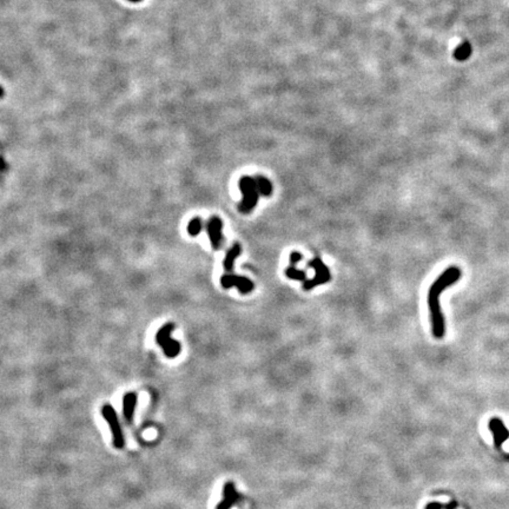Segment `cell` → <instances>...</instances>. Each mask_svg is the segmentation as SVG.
Instances as JSON below:
<instances>
[{
	"label": "cell",
	"mask_w": 509,
	"mask_h": 509,
	"mask_svg": "<svg viewBox=\"0 0 509 509\" xmlns=\"http://www.w3.org/2000/svg\"><path fill=\"white\" fill-rule=\"evenodd\" d=\"M285 276L290 280H296V281H301L306 282L307 281V273L304 270L297 269L294 265H290L289 268L285 270Z\"/></svg>",
	"instance_id": "7c38bea8"
},
{
	"label": "cell",
	"mask_w": 509,
	"mask_h": 509,
	"mask_svg": "<svg viewBox=\"0 0 509 509\" xmlns=\"http://www.w3.org/2000/svg\"><path fill=\"white\" fill-rule=\"evenodd\" d=\"M302 258H303V256H302V254H299L298 251L291 252L290 254V265L296 266V264H297L299 261H302Z\"/></svg>",
	"instance_id": "5bb4252c"
},
{
	"label": "cell",
	"mask_w": 509,
	"mask_h": 509,
	"mask_svg": "<svg viewBox=\"0 0 509 509\" xmlns=\"http://www.w3.org/2000/svg\"><path fill=\"white\" fill-rule=\"evenodd\" d=\"M308 266L309 268H314L316 275H315L314 278L311 280H307L306 282H303V290L309 291L313 290L314 288L318 287V285H323L331 280V274L330 270L327 265L324 264L323 261L321 258L315 257L311 259V261L308 262Z\"/></svg>",
	"instance_id": "5b68a950"
},
{
	"label": "cell",
	"mask_w": 509,
	"mask_h": 509,
	"mask_svg": "<svg viewBox=\"0 0 509 509\" xmlns=\"http://www.w3.org/2000/svg\"><path fill=\"white\" fill-rule=\"evenodd\" d=\"M240 189L242 195H243V199H242L241 204L238 205V210L242 214H250V212L256 208V205L258 203L259 199V192L257 189V184H256L255 177H250V176H243L240 179Z\"/></svg>",
	"instance_id": "7a4b0ae2"
},
{
	"label": "cell",
	"mask_w": 509,
	"mask_h": 509,
	"mask_svg": "<svg viewBox=\"0 0 509 509\" xmlns=\"http://www.w3.org/2000/svg\"><path fill=\"white\" fill-rule=\"evenodd\" d=\"M6 169V163L4 162L3 158H0V171H4Z\"/></svg>",
	"instance_id": "9a60e30c"
},
{
	"label": "cell",
	"mask_w": 509,
	"mask_h": 509,
	"mask_svg": "<svg viewBox=\"0 0 509 509\" xmlns=\"http://www.w3.org/2000/svg\"><path fill=\"white\" fill-rule=\"evenodd\" d=\"M132 2H133V0H132Z\"/></svg>",
	"instance_id": "e0dca14e"
},
{
	"label": "cell",
	"mask_w": 509,
	"mask_h": 509,
	"mask_svg": "<svg viewBox=\"0 0 509 509\" xmlns=\"http://www.w3.org/2000/svg\"><path fill=\"white\" fill-rule=\"evenodd\" d=\"M137 405V394L136 393H126L123 397V415L125 419L126 423L129 426H132L133 423V414L136 410Z\"/></svg>",
	"instance_id": "9c48e42d"
},
{
	"label": "cell",
	"mask_w": 509,
	"mask_h": 509,
	"mask_svg": "<svg viewBox=\"0 0 509 509\" xmlns=\"http://www.w3.org/2000/svg\"><path fill=\"white\" fill-rule=\"evenodd\" d=\"M238 500H241V495L236 492L235 485L232 482L225 483L224 490H223V500L216 509H230L232 504H235Z\"/></svg>",
	"instance_id": "ba28073f"
},
{
	"label": "cell",
	"mask_w": 509,
	"mask_h": 509,
	"mask_svg": "<svg viewBox=\"0 0 509 509\" xmlns=\"http://www.w3.org/2000/svg\"><path fill=\"white\" fill-rule=\"evenodd\" d=\"M221 284L224 289H230L236 287L241 294H250L254 290L255 284L248 277L238 276L235 274H224L221 278Z\"/></svg>",
	"instance_id": "8992f818"
},
{
	"label": "cell",
	"mask_w": 509,
	"mask_h": 509,
	"mask_svg": "<svg viewBox=\"0 0 509 509\" xmlns=\"http://www.w3.org/2000/svg\"><path fill=\"white\" fill-rule=\"evenodd\" d=\"M4 96V90L0 87V98H2Z\"/></svg>",
	"instance_id": "2e32d148"
},
{
	"label": "cell",
	"mask_w": 509,
	"mask_h": 509,
	"mask_svg": "<svg viewBox=\"0 0 509 509\" xmlns=\"http://www.w3.org/2000/svg\"><path fill=\"white\" fill-rule=\"evenodd\" d=\"M462 277V270L459 266L452 265L446 269L433 283L428 291V308H429L430 325L433 336L442 340L446 336V320L440 306V297L446 289L456 284Z\"/></svg>",
	"instance_id": "6da1fadb"
},
{
	"label": "cell",
	"mask_w": 509,
	"mask_h": 509,
	"mask_svg": "<svg viewBox=\"0 0 509 509\" xmlns=\"http://www.w3.org/2000/svg\"><path fill=\"white\" fill-rule=\"evenodd\" d=\"M223 222L222 219L217 217V216H212V217L209 218V221L207 222V232L208 236L210 238L212 249L214 250H219L222 248L223 244Z\"/></svg>",
	"instance_id": "52a82bcc"
},
{
	"label": "cell",
	"mask_w": 509,
	"mask_h": 509,
	"mask_svg": "<svg viewBox=\"0 0 509 509\" xmlns=\"http://www.w3.org/2000/svg\"><path fill=\"white\" fill-rule=\"evenodd\" d=\"M255 181H256V184H257L259 195L264 196V197L272 196L274 186L272 184V182H270L268 178L263 177V176H256Z\"/></svg>",
	"instance_id": "8fae6325"
},
{
	"label": "cell",
	"mask_w": 509,
	"mask_h": 509,
	"mask_svg": "<svg viewBox=\"0 0 509 509\" xmlns=\"http://www.w3.org/2000/svg\"><path fill=\"white\" fill-rule=\"evenodd\" d=\"M203 229V221L200 217H195L192 218L191 221L189 222L188 224V232L190 233V236L195 237L200 233Z\"/></svg>",
	"instance_id": "4fadbf2b"
},
{
	"label": "cell",
	"mask_w": 509,
	"mask_h": 509,
	"mask_svg": "<svg viewBox=\"0 0 509 509\" xmlns=\"http://www.w3.org/2000/svg\"><path fill=\"white\" fill-rule=\"evenodd\" d=\"M101 415L106 421H108L110 429H111L112 441L115 448L123 449L124 446H125V438H124L123 430L119 424V420L118 416H117L116 410L113 409L111 404L106 403L101 407Z\"/></svg>",
	"instance_id": "277c9868"
},
{
	"label": "cell",
	"mask_w": 509,
	"mask_h": 509,
	"mask_svg": "<svg viewBox=\"0 0 509 509\" xmlns=\"http://www.w3.org/2000/svg\"><path fill=\"white\" fill-rule=\"evenodd\" d=\"M175 330L174 323H166L157 331L156 342L159 347H162L163 353L166 357L175 358L177 357L182 351L181 343L172 338V332Z\"/></svg>",
	"instance_id": "3957f363"
},
{
	"label": "cell",
	"mask_w": 509,
	"mask_h": 509,
	"mask_svg": "<svg viewBox=\"0 0 509 509\" xmlns=\"http://www.w3.org/2000/svg\"><path fill=\"white\" fill-rule=\"evenodd\" d=\"M242 252V247L240 243H233L231 248L226 251L224 262H223V266H224V270L226 273H231L233 269V264H235V261L237 257H240Z\"/></svg>",
	"instance_id": "30bf717a"
}]
</instances>
